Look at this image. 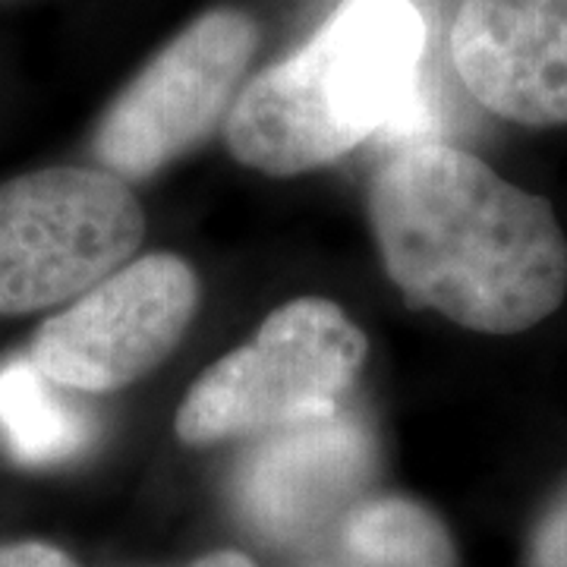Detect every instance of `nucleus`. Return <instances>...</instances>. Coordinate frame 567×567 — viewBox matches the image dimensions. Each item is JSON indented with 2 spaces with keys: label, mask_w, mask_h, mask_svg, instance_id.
<instances>
[{
  "label": "nucleus",
  "mask_w": 567,
  "mask_h": 567,
  "mask_svg": "<svg viewBox=\"0 0 567 567\" xmlns=\"http://www.w3.org/2000/svg\"><path fill=\"white\" fill-rule=\"evenodd\" d=\"M365 205L388 278L416 309L517 334L565 300L567 240L551 205L457 145L404 142Z\"/></svg>",
  "instance_id": "1"
},
{
  "label": "nucleus",
  "mask_w": 567,
  "mask_h": 567,
  "mask_svg": "<svg viewBox=\"0 0 567 567\" xmlns=\"http://www.w3.org/2000/svg\"><path fill=\"white\" fill-rule=\"evenodd\" d=\"M423 54L425 22L413 0H344L303 48L246 82L224 142L268 177L338 164L372 136L416 142Z\"/></svg>",
  "instance_id": "2"
},
{
  "label": "nucleus",
  "mask_w": 567,
  "mask_h": 567,
  "mask_svg": "<svg viewBox=\"0 0 567 567\" xmlns=\"http://www.w3.org/2000/svg\"><path fill=\"white\" fill-rule=\"evenodd\" d=\"M369 357V341L344 309L322 297L278 306L246 347L212 363L177 410L183 445L268 435L341 410Z\"/></svg>",
  "instance_id": "3"
},
{
  "label": "nucleus",
  "mask_w": 567,
  "mask_h": 567,
  "mask_svg": "<svg viewBox=\"0 0 567 567\" xmlns=\"http://www.w3.org/2000/svg\"><path fill=\"white\" fill-rule=\"evenodd\" d=\"M145 212L104 167H44L0 186V316L76 300L130 262Z\"/></svg>",
  "instance_id": "4"
},
{
  "label": "nucleus",
  "mask_w": 567,
  "mask_h": 567,
  "mask_svg": "<svg viewBox=\"0 0 567 567\" xmlns=\"http://www.w3.org/2000/svg\"><path fill=\"white\" fill-rule=\"evenodd\" d=\"M259 48V22L215 7L181 29L126 82L95 130V158L126 183L155 177L212 140L240 95Z\"/></svg>",
  "instance_id": "5"
},
{
  "label": "nucleus",
  "mask_w": 567,
  "mask_h": 567,
  "mask_svg": "<svg viewBox=\"0 0 567 567\" xmlns=\"http://www.w3.org/2000/svg\"><path fill=\"white\" fill-rule=\"evenodd\" d=\"M199 309V278L174 252L123 262L41 324L32 363L70 391L104 394L145 379L177 350Z\"/></svg>",
  "instance_id": "6"
},
{
  "label": "nucleus",
  "mask_w": 567,
  "mask_h": 567,
  "mask_svg": "<svg viewBox=\"0 0 567 567\" xmlns=\"http://www.w3.org/2000/svg\"><path fill=\"white\" fill-rule=\"evenodd\" d=\"M451 61L492 114L524 126L567 123V0H461Z\"/></svg>",
  "instance_id": "7"
},
{
  "label": "nucleus",
  "mask_w": 567,
  "mask_h": 567,
  "mask_svg": "<svg viewBox=\"0 0 567 567\" xmlns=\"http://www.w3.org/2000/svg\"><path fill=\"white\" fill-rule=\"evenodd\" d=\"M268 435L240 473V505L268 539L306 543L357 505L372 470V442L341 410Z\"/></svg>",
  "instance_id": "8"
},
{
  "label": "nucleus",
  "mask_w": 567,
  "mask_h": 567,
  "mask_svg": "<svg viewBox=\"0 0 567 567\" xmlns=\"http://www.w3.org/2000/svg\"><path fill=\"white\" fill-rule=\"evenodd\" d=\"M70 388L48 379L32 357L0 365V435L22 464H61L92 439V420Z\"/></svg>",
  "instance_id": "9"
},
{
  "label": "nucleus",
  "mask_w": 567,
  "mask_h": 567,
  "mask_svg": "<svg viewBox=\"0 0 567 567\" xmlns=\"http://www.w3.org/2000/svg\"><path fill=\"white\" fill-rule=\"evenodd\" d=\"M347 567H457L445 524L410 498L357 502L341 520Z\"/></svg>",
  "instance_id": "10"
},
{
  "label": "nucleus",
  "mask_w": 567,
  "mask_h": 567,
  "mask_svg": "<svg viewBox=\"0 0 567 567\" xmlns=\"http://www.w3.org/2000/svg\"><path fill=\"white\" fill-rule=\"evenodd\" d=\"M529 567H567V495L548 511L529 548Z\"/></svg>",
  "instance_id": "11"
},
{
  "label": "nucleus",
  "mask_w": 567,
  "mask_h": 567,
  "mask_svg": "<svg viewBox=\"0 0 567 567\" xmlns=\"http://www.w3.org/2000/svg\"><path fill=\"white\" fill-rule=\"evenodd\" d=\"M0 567H80L66 551L44 543L0 546Z\"/></svg>",
  "instance_id": "12"
},
{
  "label": "nucleus",
  "mask_w": 567,
  "mask_h": 567,
  "mask_svg": "<svg viewBox=\"0 0 567 567\" xmlns=\"http://www.w3.org/2000/svg\"><path fill=\"white\" fill-rule=\"evenodd\" d=\"M193 567H256L246 555L240 551H212V555H205L199 558Z\"/></svg>",
  "instance_id": "13"
},
{
  "label": "nucleus",
  "mask_w": 567,
  "mask_h": 567,
  "mask_svg": "<svg viewBox=\"0 0 567 567\" xmlns=\"http://www.w3.org/2000/svg\"><path fill=\"white\" fill-rule=\"evenodd\" d=\"M316 567H347V565H316Z\"/></svg>",
  "instance_id": "14"
}]
</instances>
